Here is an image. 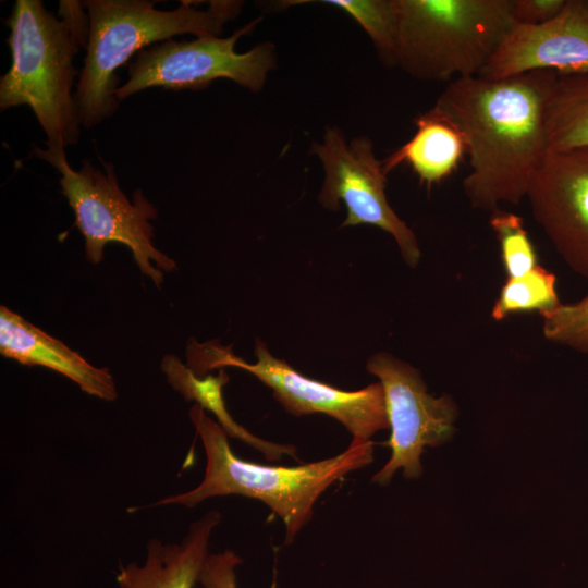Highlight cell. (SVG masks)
Returning <instances> with one entry per match:
<instances>
[{
    "instance_id": "1",
    "label": "cell",
    "mask_w": 588,
    "mask_h": 588,
    "mask_svg": "<svg viewBox=\"0 0 588 588\" xmlns=\"http://www.w3.org/2000/svg\"><path fill=\"white\" fill-rule=\"evenodd\" d=\"M556 73L535 71L502 79H452L434 106L462 132L470 172L463 189L470 206L493 212L518 205L549 152L547 105Z\"/></svg>"
},
{
    "instance_id": "2",
    "label": "cell",
    "mask_w": 588,
    "mask_h": 588,
    "mask_svg": "<svg viewBox=\"0 0 588 588\" xmlns=\"http://www.w3.org/2000/svg\"><path fill=\"white\" fill-rule=\"evenodd\" d=\"M83 1L61 0L58 13L41 0H16L5 20L11 52L0 77V109L28 106L47 142L66 148L79 140L81 122L74 99V60L86 49L89 21Z\"/></svg>"
},
{
    "instance_id": "3",
    "label": "cell",
    "mask_w": 588,
    "mask_h": 588,
    "mask_svg": "<svg viewBox=\"0 0 588 588\" xmlns=\"http://www.w3.org/2000/svg\"><path fill=\"white\" fill-rule=\"evenodd\" d=\"M159 1L85 0L89 30L84 65L74 91L82 127L93 128L119 108L117 70L143 49L192 34L221 36L224 25L236 19L244 5L238 0H211L206 10L196 1H180L170 11L156 9Z\"/></svg>"
},
{
    "instance_id": "4",
    "label": "cell",
    "mask_w": 588,
    "mask_h": 588,
    "mask_svg": "<svg viewBox=\"0 0 588 588\" xmlns=\"http://www.w3.org/2000/svg\"><path fill=\"white\" fill-rule=\"evenodd\" d=\"M188 415L205 451L204 477L195 488L148 506L194 507L226 495L256 499L282 519L286 544L311 519L316 501L332 483L373 460V442L353 438L345 451L322 461L292 467L256 464L234 454L226 432L200 406L193 405Z\"/></svg>"
},
{
    "instance_id": "5",
    "label": "cell",
    "mask_w": 588,
    "mask_h": 588,
    "mask_svg": "<svg viewBox=\"0 0 588 588\" xmlns=\"http://www.w3.org/2000/svg\"><path fill=\"white\" fill-rule=\"evenodd\" d=\"M397 66L424 81L481 75L515 24L514 0H393Z\"/></svg>"
},
{
    "instance_id": "6",
    "label": "cell",
    "mask_w": 588,
    "mask_h": 588,
    "mask_svg": "<svg viewBox=\"0 0 588 588\" xmlns=\"http://www.w3.org/2000/svg\"><path fill=\"white\" fill-rule=\"evenodd\" d=\"M33 152L61 174V192L75 215V226L85 240L86 259L98 264L107 244H123L132 252L140 272L160 289L163 271L171 272L177 267L154 245V226L149 220L158 218V210L142 189L133 192L131 201L122 192L111 162L101 160L105 169L101 171L85 159L75 170L63 147L47 145L42 149L33 145Z\"/></svg>"
},
{
    "instance_id": "7",
    "label": "cell",
    "mask_w": 588,
    "mask_h": 588,
    "mask_svg": "<svg viewBox=\"0 0 588 588\" xmlns=\"http://www.w3.org/2000/svg\"><path fill=\"white\" fill-rule=\"evenodd\" d=\"M256 362L249 364L218 341L187 345V366L199 377L213 369L236 367L255 376L272 389L274 399L284 409L303 416L326 414L341 422L353 438L370 440L379 430L389 428L384 391L380 382L357 391H344L308 378L285 360L271 355L261 340H256Z\"/></svg>"
},
{
    "instance_id": "8",
    "label": "cell",
    "mask_w": 588,
    "mask_h": 588,
    "mask_svg": "<svg viewBox=\"0 0 588 588\" xmlns=\"http://www.w3.org/2000/svg\"><path fill=\"white\" fill-rule=\"evenodd\" d=\"M261 20L259 16L248 22L228 37L171 38L143 49L127 64L128 79L118 87L115 98L122 101L151 87L200 90L218 78L231 79L259 93L268 73L277 65L275 46L264 41L238 53L235 45Z\"/></svg>"
},
{
    "instance_id": "9",
    "label": "cell",
    "mask_w": 588,
    "mask_h": 588,
    "mask_svg": "<svg viewBox=\"0 0 588 588\" xmlns=\"http://www.w3.org/2000/svg\"><path fill=\"white\" fill-rule=\"evenodd\" d=\"M310 154L320 159L324 172L320 205L336 210L343 201L347 216L341 226L368 224L383 230L395 240L404 261L416 267L420 259L418 241L387 200V173L372 142L366 136L346 142L338 126H327L322 142L313 143Z\"/></svg>"
},
{
    "instance_id": "10",
    "label": "cell",
    "mask_w": 588,
    "mask_h": 588,
    "mask_svg": "<svg viewBox=\"0 0 588 588\" xmlns=\"http://www.w3.org/2000/svg\"><path fill=\"white\" fill-rule=\"evenodd\" d=\"M367 370L379 379L384 391L391 428L387 443L392 452L371 480L387 485L400 468L404 477L419 478L425 448L437 446L452 436L456 406L448 395H430L419 371L391 354L372 355Z\"/></svg>"
},
{
    "instance_id": "11",
    "label": "cell",
    "mask_w": 588,
    "mask_h": 588,
    "mask_svg": "<svg viewBox=\"0 0 588 588\" xmlns=\"http://www.w3.org/2000/svg\"><path fill=\"white\" fill-rule=\"evenodd\" d=\"M526 197L562 259L588 278V148L549 150Z\"/></svg>"
},
{
    "instance_id": "12",
    "label": "cell",
    "mask_w": 588,
    "mask_h": 588,
    "mask_svg": "<svg viewBox=\"0 0 588 588\" xmlns=\"http://www.w3.org/2000/svg\"><path fill=\"white\" fill-rule=\"evenodd\" d=\"M535 71L588 72V0H566L540 25L515 23L480 76L502 79Z\"/></svg>"
},
{
    "instance_id": "13",
    "label": "cell",
    "mask_w": 588,
    "mask_h": 588,
    "mask_svg": "<svg viewBox=\"0 0 588 588\" xmlns=\"http://www.w3.org/2000/svg\"><path fill=\"white\" fill-rule=\"evenodd\" d=\"M0 353L20 364L59 372L91 396L103 401L118 397L108 368L93 366L77 352L5 306L0 307Z\"/></svg>"
},
{
    "instance_id": "14",
    "label": "cell",
    "mask_w": 588,
    "mask_h": 588,
    "mask_svg": "<svg viewBox=\"0 0 588 588\" xmlns=\"http://www.w3.org/2000/svg\"><path fill=\"white\" fill-rule=\"evenodd\" d=\"M221 514L209 511L193 522L180 542L150 539L143 563L120 564L118 588H194L209 556L211 535Z\"/></svg>"
},
{
    "instance_id": "15",
    "label": "cell",
    "mask_w": 588,
    "mask_h": 588,
    "mask_svg": "<svg viewBox=\"0 0 588 588\" xmlns=\"http://www.w3.org/2000/svg\"><path fill=\"white\" fill-rule=\"evenodd\" d=\"M416 132L409 140L382 160L389 174L407 163L428 187L449 177L467 154L465 138L441 110L433 106L415 119Z\"/></svg>"
},
{
    "instance_id": "16",
    "label": "cell",
    "mask_w": 588,
    "mask_h": 588,
    "mask_svg": "<svg viewBox=\"0 0 588 588\" xmlns=\"http://www.w3.org/2000/svg\"><path fill=\"white\" fill-rule=\"evenodd\" d=\"M160 368L167 378V382L185 401H195L196 405L215 415L217 422L229 437L238 439L256 449L268 461H280L283 455L297 458L294 445L266 441L253 434L233 419L223 399V387L230 379L224 369H219L217 376L208 373L199 377L187 365L171 354L163 356Z\"/></svg>"
},
{
    "instance_id": "17",
    "label": "cell",
    "mask_w": 588,
    "mask_h": 588,
    "mask_svg": "<svg viewBox=\"0 0 588 588\" xmlns=\"http://www.w3.org/2000/svg\"><path fill=\"white\" fill-rule=\"evenodd\" d=\"M546 127L549 150L588 148V72L556 74Z\"/></svg>"
},
{
    "instance_id": "18",
    "label": "cell",
    "mask_w": 588,
    "mask_h": 588,
    "mask_svg": "<svg viewBox=\"0 0 588 588\" xmlns=\"http://www.w3.org/2000/svg\"><path fill=\"white\" fill-rule=\"evenodd\" d=\"M561 304L555 274L537 265L522 277L506 279L492 307L491 316L499 321L520 311L536 310L541 315Z\"/></svg>"
},
{
    "instance_id": "19",
    "label": "cell",
    "mask_w": 588,
    "mask_h": 588,
    "mask_svg": "<svg viewBox=\"0 0 588 588\" xmlns=\"http://www.w3.org/2000/svg\"><path fill=\"white\" fill-rule=\"evenodd\" d=\"M351 15L368 34L381 61L397 65V20L393 0H323Z\"/></svg>"
},
{
    "instance_id": "20",
    "label": "cell",
    "mask_w": 588,
    "mask_h": 588,
    "mask_svg": "<svg viewBox=\"0 0 588 588\" xmlns=\"http://www.w3.org/2000/svg\"><path fill=\"white\" fill-rule=\"evenodd\" d=\"M489 223L500 243L507 278L522 277L538 265L522 217L500 208L491 212Z\"/></svg>"
},
{
    "instance_id": "21",
    "label": "cell",
    "mask_w": 588,
    "mask_h": 588,
    "mask_svg": "<svg viewBox=\"0 0 588 588\" xmlns=\"http://www.w3.org/2000/svg\"><path fill=\"white\" fill-rule=\"evenodd\" d=\"M547 340L588 354V294L573 304H561L541 314Z\"/></svg>"
},
{
    "instance_id": "22",
    "label": "cell",
    "mask_w": 588,
    "mask_h": 588,
    "mask_svg": "<svg viewBox=\"0 0 588 588\" xmlns=\"http://www.w3.org/2000/svg\"><path fill=\"white\" fill-rule=\"evenodd\" d=\"M243 560L235 551L225 549L210 553L199 578L201 588H238L236 569Z\"/></svg>"
},
{
    "instance_id": "23",
    "label": "cell",
    "mask_w": 588,
    "mask_h": 588,
    "mask_svg": "<svg viewBox=\"0 0 588 588\" xmlns=\"http://www.w3.org/2000/svg\"><path fill=\"white\" fill-rule=\"evenodd\" d=\"M566 0H514L513 17L523 25H540L556 16Z\"/></svg>"
}]
</instances>
